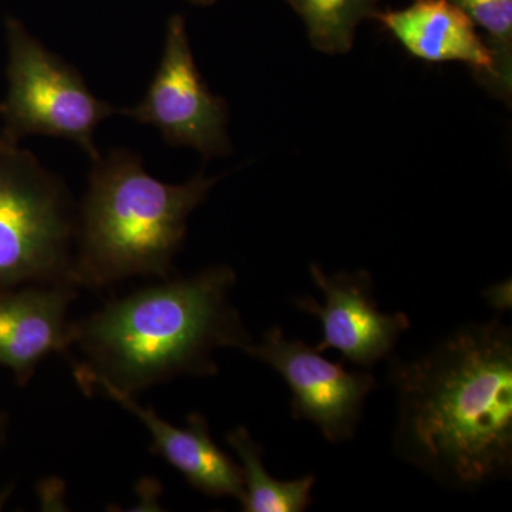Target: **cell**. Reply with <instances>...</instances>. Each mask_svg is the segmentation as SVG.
<instances>
[{"mask_svg":"<svg viewBox=\"0 0 512 512\" xmlns=\"http://www.w3.org/2000/svg\"><path fill=\"white\" fill-rule=\"evenodd\" d=\"M396 456L456 491L512 476V329L468 322L414 357H389Z\"/></svg>","mask_w":512,"mask_h":512,"instance_id":"cell-1","label":"cell"},{"mask_svg":"<svg viewBox=\"0 0 512 512\" xmlns=\"http://www.w3.org/2000/svg\"><path fill=\"white\" fill-rule=\"evenodd\" d=\"M237 272L217 265L163 279L114 299L72 323V348L83 360L74 377L86 394H134L175 377L218 375L215 352L254 343L232 303Z\"/></svg>","mask_w":512,"mask_h":512,"instance_id":"cell-2","label":"cell"},{"mask_svg":"<svg viewBox=\"0 0 512 512\" xmlns=\"http://www.w3.org/2000/svg\"><path fill=\"white\" fill-rule=\"evenodd\" d=\"M92 164L77 212L74 285L101 289L133 276L170 278L188 218L218 178L201 171L184 184L163 183L123 148Z\"/></svg>","mask_w":512,"mask_h":512,"instance_id":"cell-3","label":"cell"},{"mask_svg":"<svg viewBox=\"0 0 512 512\" xmlns=\"http://www.w3.org/2000/svg\"><path fill=\"white\" fill-rule=\"evenodd\" d=\"M77 211L59 175L0 138V289L73 284Z\"/></svg>","mask_w":512,"mask_h":512,"instance_id":"cell-4","label":"cell"},{"mask_svg":"<svg viewBox=\"0 0 512 512\" xmlns=\"http://www.w3.org/2000/svg\"><path fill=\"white\" fill-rule=\"evenodd\" d=\"M8 92L0 101V138L19 144L32 134L64 138L94 161L100 157L94 133L119 109L97 99L72 64L50 52L20 20H5Z\"/></svg>","mask_w":512,"mask_h":512,"instance_id":"cell-5","label":"cell"},{"mask_svg":"<svg viewBox=\"0 0 512 512\" xmlns=\"http://www.w3.org/2000/svg\"><path fill=\"white\" fill-rule=\"evenodd\" d=\"M244 353L285 380L292 393L293 419L315 424L332 444L355 439L367 397L377 389L372 372L346 369L345 360L330 362L303 340L286 338L279 326L265 330L262 339Z\"/></svg>","mask_w":512,"mask_h":512,"instance_id":"cell-6","label":"cell"},{"mask_svg":"<svg viewBox=\"0 0 512 512\" xmlns=\"http://www.w3.org/2000/svg\"><path fill=\"white\" fill-rule=\"evenodd\" d=\"M119 114L160 131L165 143L190 147L205 158L231 151L228 107L215 96L195 64L185 20L171 16L163 56L144 99Z\"/></svg>","mask_w":512,"mask_h":512,"instance_id":"cell-7","label":"cell"},{"mask_svg":"<svg viewBox=\"0 0 512 512\" xmlns=\"http://www.w3.org/2000/svg\"><path fill=\"white\" fill-rule=\"evenodd\" d=\"M309 274L325 303L312 296L292 302L319 319L322 338L316 349L338 350L342 360L367 370L389 359L412 322L406 312L379 311L372 274L359 269L329 275L318 264L309 265Z\"/></svg>","mask_w":512,"mask_h":512,"instance_id":"cell-8","label":"cell"},{"mask_svg":"<svg viewBox=\"0 0 512 512\" xmlns=\"http://www.w3.org/2000/svg\"><path fill=\"white\" fill-rule=\"evenodd\" d=\"M77 286L62 282L0 289V365L26 386L52 353L72 348L69 306Z\"/></svg>","mask_w":512,"mask_h":512,"instance_id":"cell-9","label":"cell"},{"mask_svg":"<svg viewBox=\"0 0 512 512\" xmlns=\"http://www.w3.org/2000/svg\"><path fill=\"white\" fill-rule=\"evenodd\" d=\"M101 392L133 413L146 426L153 439L151 453L163 457L183 474L191 487L208 497L234 498L239 504L244 501L241 466L215 444L204 414H188L187 426L177 427L161 419L150 407L140 406L130 394L113 389Z\"/></svg>","mask_w":512,"mask_h":512,"instance_id":"cell-10","label":"cell"},{"mask_svg":"<svg viewBox=\"0 0 512 512\" xmlns=\"http://www.w3.org/2000/svg\"><path fill=\"white\" fill-rule=\"evenodd\" d=\"M373 18L410 55L430 63L467 64L494 89L495 67L490 50L473 22L448 0H416L404 9L377 10Z\"/></svg>","mask_w":512,"mask_h":512,"instance_id":"cell-11","label":"cell"},{"mask_svg":"<svg viewBox=\"0 0 512 512\" xmlns=\"http://www.w3.org/2000/svg\"><path fill=\"white\" fill-rule=\"evenodd\" d=\"M227 443L237 453L244 478L245 512H303L312 504L316 477L313 474L295 480H276L264 464V447L252 439L247 427L228 433Z\"/></svg>","mask_w":512,"mask_h":512,"instance_id":"cell-12","label":"cell"},{"mask_svg":"<svg viewBox=\"0 0 512 512\" xmlns=\"http://www.w3.org/2000/svg\"><path fill=\"white\" fill-rule=\"evenodd\" d=\"M298 12L312 45L320 52L346 53L352 49L356 28L373 18L379 0H286Z\"/></svg>","mask_w":512,"mask_h":512,"instance_id":"cell-13","label":"cell"},{"mask_svg":"<svg viewBox=\"0 0 512 512\" xmlns=\"http://www.w3.org/2000/svg\"><path fill=\"white\" fill-rule=\"evenodd\" d=\"M473 25L484 30V40L493 56L497 93H511L512 0H448Z\"/></svg>","mask_w":512,"mask_h":512,"instance_id":"cell-14","label":"cell"},{"mask_svg":"<svg viewBox=\"0 0 512 512\" xmlns=\"http://www.w3.org/2000/svg\"><path fill=\"white\" fill-rule=\"evenodd\" d=\"M6 417L3 416L2 413H0V444L3 443V440H5L6 437Z\"/></svg>","mask_w":512,"mask_h":512,"instance_id":"cell-15","label":"cell"},{"mask_svg":"<svg viewBox=\"0 0 512 512\" xmlns=\"http://www.w3.org/2000/svg\"><path fill=\"white\" fill-rule=\"evenodd\" d=\"M188 2H191L192 5L211 6L214 5L217 0H188Z\"/></svg>","mask_w":512,"mask_h":512,"instance_id":"cell-16","label":"cell"},{"mask_svg":"<svg viewBox=\"0 0 512 512\" xmlns=\"http://www.w3.org/2000/svg\"><path fill=\"white\" fill-rule=\"evenodd\" d=\"M10 494V490L5 491V493L0 494V510H2L3 505H5L6 500H8Z\"/></svg>","mask_w":512,"mask_h":512,"instance_id":"cell-17","label":"cell"}]
</instances>
